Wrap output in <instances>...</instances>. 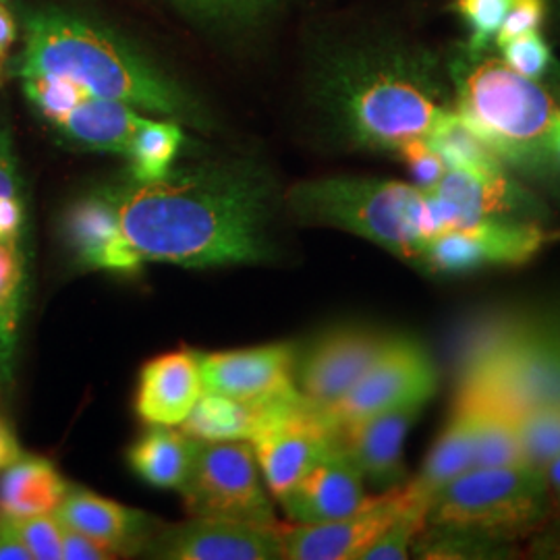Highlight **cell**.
Returning <instances> with one entry per match:
<instances>
[{"label":"cell","mask_w":560,"mask_h":560,"mask_svg":"<svg viewBox=\"0 0 560 560\" xmlns=\"http://www.w3.org/2000/svg\"><path fill=\"white\" fill-rule=\"evenodd\" d=\"M185 133L179 122L168 119H148L141 127L127 156V177L138 183L164 179L179 159Z\"/></svg>","instance_id":"28"},{"label":"cell","mask_w":560,"mask_h":560,"mask_svg":"<svg viewBox=\"0 0 560 560\" xmlns=\"http://www.w3.org/2000/svg\"><path fill=\"white\" fill-rule=\"evenodd\" d=\"M521 446L532 467L544 469L560 457V405H540L517 413Z\"/></svg>","instance_id":"30"},{"label":"cell","mask_w":560,"mask_h":560,"mask_svg":"<svg viewBox=\"0 0 560 560\" xmlns=\"http://www.w3.org/2000/svg\"><path fill=\"white\" fill-rule=\"evenodd\" d=\"M277 523L194 517L156 534L145 552L152 559L166 560L280 559Z\"/></svg>","instance_id":"14"},{"label":"cell","mask_w":560,"mask_h":560,"mask_svg":"<svg viewBox=\"0 0 560 560\" xmlns=\"http://www.w3.org/2000/svg\"><path fill=\"white\" fill-rule=\"evenodd\" d=\"M339 446V444H337ZM372 497L360 469L337 448L318 460L279 502L293 523L342 520L358 513Z\"/></svg>","instance_id":"18"},{"label":"cell","mask_w":560,"mask_h":560,"mask_svg":"<svg viewBox=\"0 0 560 560\" xmlns=\"http://www.w3.org/2000/svg\"><path fill=\"white\" fill-rule=\"evenodd\" d=\"M428 502L420 501L413 494V501L409 502V506L361 552L360 560L407 559L411 544L418 540V536L428 525Z\"/></svg>","instance_id":"31"},{"label":"cell","mask_w":560,"mask_h":560,"mask_svg":"<svg viewBox=\"0 0 560 560\" xmlns=\"http://www.w3.org/2000/svg\"><path fill=\"white\" fill-rule=\"evenodd\" d=\"M434 191L471 222L523 221L532 200L501 166H448Z\"/></svg>","instance_id":"21"},{"label":"cell","mask_w":560,"mask_h":560,"mask_svg":"<svg viewBox=\"0 0 560 560\" xmlns=\"http://www.w3.org/2000/svg\"><path fill=\"white\" fill-rule=\"evenodd\" d=\"M203 393L198 353L173 351L148 361L136 390V413L148 425H180Z\"/></svg>","instance_id":"20"},{"label":"cell","mask_w":560,"mask_h":560,"mask_svg":"<svg viewBox=\"0 0 560 560\" xmlns=\"http://www.w3.org/2000/svg\"><path fill=\"white\" fill-rule=\"evenodd\" d=\"M249 444L264 481L277 499L339 448L335 425L301 393L284 400Z\"/></svg>","instance_id":"9"},{"label":"cell","mask_w":560,"mask_h":560,"mask_svg":"<svg viewBox=\"0 0 560 560\" xmlns=\"http://www.w3.org/2000/svg\"><path fill=\"white\" fill-rule=\"evenodd\" d=\"M25 200L11 129L0 120V243L23 240Z\"/></svg>","instance_id":"29"},{"label":"cell","mask_w":560,"mask_h":560,"mask_svg":"<svg viewBox=\"0 0 560 560\" xmlns=\"http://www.w3.org/2000/svg\"><path fill=\"white\" fill-rule=\"evenodd\" d=\"M541 471H544V478H546V483H548L552 502H555V506L560 509V457L552 460V463H548Z\"/></svg>","instance_id":"42"},{"label":"cell","mask_w":560,"mask_h":560,"mask_svg":"<svg viewBox=\"0 0 560 560\" xmlns=\"http://www.w3.org/2000/svg\"><path fill=\"white\" fill-rule=\"evenodd\" d=\"M497 48L502 59L527 80L544 83L555 69L550 46L541 38L540 30L523 32L511 40L502 42Z\"/></svg>","instance_id":"32"},{"label":"cell","mask_w":560,"mask_h":560,"mask_svg":"<svg viewBox=\"0 0 560 560\" xmlns=\"http://www.w3.org/2000/svg\"><path fill=\"white\" fill-rule=\"evenodd\" d=\"M18 36V25L9 7L0 0V59H7V52Z\"/></svg>","instance_id":"41"},{"label":"cell","mask_w":560,"mask_h":560,"mask_svg":"<svg viewBox=\"0 0 560 560\" xmlns=\"http://www.w3.org/2000/svg\"><path fill=\"white\" fill-rule=\"evenodd\" d=\"M25 300V252L21 241L0 243V378L13 381Z\"/></svg>","instance_id":"26"},{"label":"cell","mask_w":560,"mask_h":560,"mask_svg":"<svg viewBox=\"0 0 560 560\" xmlns=\"http://www.w3.org/2000/svg\"><path fill=\"white\" fill-rule=\"evenodd\" d=\"M316 98L345 140L393 156L455 113L444 60L409 42L339 48L322 60Z\"/></svg>","instance_id":"2"},{"label":"cell","mask_w":560,"mask_h":560,"mask_svg":"<svg viewBox=\"0 0 560 560\" xmlns=\"http://www.w3.org/2000/svg\"><path fill=\"white\" fill-rule=\"evenodd\" d=\"M480 418V395L469 382L460 381L453 413L441 436L423 459L420 474L407 481L409 490L420 501L428 502V506L442 488L474 467Z\"/></svg>","instance_id":"19"},{"label":"cell","mask_w":560,"mask_h":560,"mask_svg":"<svg viewBox=\"0 0 560 560\" xmlns=\"http://www.w3.org/2000/svg\"><path fill=\"white\" fill-rule=\"evenodd\" d=\"M453 108L501 161L538 166L552 156L559 102L544 83L517 73L492 46L455 44L446 57Z\"/></svg>","instance_id":"5"},{"label":"cell","mask_w":560,"mask_h":560,"mask_svg":"<svg viewBox=\"0 0 560 560\" xmlns=\"http://www.w3.org/2000/svg\"><path fill=\"white\" fill-rule=\"evenodd\" d=\"M552 506L538 467H471L432 499L428 525L486 536H520L541 527Z\"/></svg>","instance_id":"6"},{"label":"cell","mask_w":560,"mask_h":560,"mask_svg":"<svg viewBox=\"0 0 560 560\" xmlns=\"http://www.w3.org/2000/svg\"><path fill=\"white\" fill-rule=\"evenodd\" d=\"M201 442L173 425H150L127 451L129 469L148 486L179 490L189 480Z\"/></svg>","instance_id":"24"},{"label":"cell","mask_w":560,"mask_h":560,"mask_svg":"<svg viewBox=\"0 0 560 560\" xmlns=\"http://www.w3.org/2000/svg\"><path fill=\"white\" fill-rule=\"evenodd\" d=\"M397 159L409 168L413 183L423 189H434L448 171L444 156L425 138L405 143L397 152Z\"/></svg>","instance_id":"36"},{"label":"cell","mask_w":560,"mask_h":560,"mask_svg":"<svg viewBox=\"0 0 560 560\" xmlns=\"http://www.w3.org/2000/svg\"><path fill=\"white\" fill-rule=\"evenodd\" d=\"M439 374L428 351L416 340L393 337L386 351L342 399L322 409L332 425L361 420L407 402H428Z\"/></svg>","instance_id":"10"},{"label":"cell","mask_w":560,"mask_h":560,"mask_svg":"<svg viewBox=\"0 0 560 560\" xmlns=\"http://www.w3.org/2000/svg\"><path fill=\"white\" fill-rule=\"evenodd\" d=\"M119 557L98 540L62 525V560H106Z\"/></svg>","instance_id":"38"},{"label":"cell","mask_w":560,"mask_h":560,"mask_svg":"<svg viewBox=\"0 0 560 560\" xmlns=\"http://www.w3.org/2000/svg\"><path fill=\"white\" fill-rule=\"evenodd\" d=\"M18 521L21 540L34 560H62V523L55 513H42Z\"/></svg>","instance_id":"35"},{"label":"cell","mask_w":560,"mask_h":560,"mask_svg":"<svg viewBox=\"0 0 560 560\" xmlns=\"http://www.w3.org/2000/svg\"><path fill=\"white\" fill-rule=\"evenodd\" d=\"M413 501L407 483L372 497L363 509L342 520L277 523L280 559L351 560L381 536Z\"/></svg>","instance_id":"12"},{"label":"cell","mask_w":560,"mask_h":560,"mask_svg":"<svg viewBox=\"0 0 560 560\" xmlns=\"http://www.w3.org/2000/svg\"><path fill=\"white\" fill-rule=\"evenodd\" d=\"M69 486L55 463L23 453L0 474V513L11 520L55 513Z\"/></svg>","instance_id":"25"},{"label":"cell","mask_w":560,"mask_h":560,"mask_svg":"<svg viewBox=\"0 0 560 560\" xmlns=\"http://www.w3.org/2000/svg\"><path fill=\"white\" fill-rule=\"evenodd\" d=\"M550 152H552V156L560 162V117L557 120V125H555V129H552V138H550Z\"/></svg>","instance_id":"43"},{"label":"cell","mask_w":560,"mask_h":560,"mask_svg":"<svg viewBox=\"0 0 560 560\" xmlns=\"http://www.w3.org/2000/svg\"><path fill=\"white\" fill-rule=\"evenodd\" d=\"M102 189L143 264L212 268L261 264L275 254V185L254 162H203L164 179L125 177Z\"/></svg>","instance_id":"1"},{"label":"cell","mask_w":560,"mask_h":560,"mask_svg":"<svg viewBox=\"0 0 560 560\" xmlns=\"http://www.w3.org/2000/svg\"><path fill=\"white\" fill-rule=\"evenodd\" d=\"M425 402H407L395 409L335 425L337 444L360 469L363 480L381 486L382 492L407 483L405 439L420 418Z\"/></svg>","instance_id":"16"},{"label":"cell","mask_w":560,"mask_h":560,"mask_svg":"<svg viewBox=\"0 0 560 560\" xmlns=\"http://www.w3.org/2000/svg\"><path fill=\"white\" fill-rule=\"evenodd\" d=\"M295 361L293 342L198 353L203 390L241 400L272 399L298 390Z\"/></svg>","instance_id":"15"},{"label":"cell","mask_w":560,"mask_h":560,"mask_svg":"<svg viewBox=\"0 0 560 560\" xmlns=\"http://www.w3.org/2000/svg\"><path fill=\"white\" fill-rule=\"evenodd\" d=\"M287 203L305 224L347 231L416 266L434 237L474 224L434 189L381 177L303 180L289 189Z\"/></svg>","instance_id":"4"},{"label":"cell","mask_w":560,"mask_h":560,"mask_svg":"<svg viewBox=\"0 0 560 560\" xmlns=\"http://www.w3.org/2000/svg\"><path fill=\"white\" fill-rule=\"evenodd\" d=\"M0 560H34L21 540L18 521L0 513Z\"/></svg>","instance_id":"39"},{"label":"cell","mask_w":560,"mask_h":560,"mask_svg":"<svg viewBox=\"0 0 560 560\" xmlns=\"http://www.w3.org/2000/svg\"><path fill=\"white\" fill-rule=\"evenodd\" d=\"M23 455L20 441L15 436V432L11 430V425L4 420H0V471L4 467H9L13 460L20 459Z\"/></svg>","instance_id":"40"},{"label":"cell","mask_w":560,"mask_h":560,"mask_svg":"<svg viewBox=\"0 0 560 560\" xmlns=\"http://www.w3.org/2000/svg\"><path fill=\"white\" fill-rule=\"evenodd\" d=\"M469 382L480 395L481 418L476 441L474 467H523L529 465L521 446L517 413L492 399L476 382Z\"/></svg>","instance_id":"27"},{"label":"cell","mask_w":560,"mask_h":560,"mask_svg":"<svg viewBox=\"0 0 560 560\" xmlns=\"http://www.w3.org/2000/svg\"><path fill=\"white\" fill-rule=\"evenodd\" d=\"M180 494L191 517L277 523L249 442H201Z\"/></svg>","instance_id":"8"},{"label":"cell","mask_w":560,"mask_h":560,"mask_svg":"<svg viewBox=\"0 0 560 560\" xmlns=\"http://www.w3.org/2000/svg\"><path fill=\"white\" fill-rule=\"evenodd\" d=\"M544 18H546V0H513L494 44L499 46L502 42L511 40L523 32L540 30Z\"/></svg>","instance_id":"37"},{"label":"cell","mask_w":560,"mask_h":560,"mask_svg":"<svg viewBox=\"0 0 560 560\" xmlns=\"http://www.w3.org/2000/svg\"><path fill=\"white\" fill-rule=\"evenodd\" d=\"M513 0H455L453 9L469 25L474 46H494Z\"/></svg>","instance_id":"34"},{"label":"cell","mask_w":560,"mask_h":560,"mask_svg":"<svg viewBox=\"0 0 560 560\" xmlns=\"http://www.w3.org/2000/svg\"><path fill=\"white\" fill-rule=\"evenodd\" d=\"M62 240L83 270L136 275L143 266L102 187L69 206L62 219Z\"/></svg>","instance_id":"17"},{"label":"cell","mask_w":560,"mask_h":560,"mask_svg":"<svg viewBox=\"0 0 560 560\" xmlns=\"http://www.w3.org/2000/svg\"><path fill=\"white\" fill-rule=\"evenodd\" d=\"M15 75L69 81L88 94L122 102L143 115L200 131L212 127L206 106L156 60L98 21L60 9L27 18Z\"/></svg>","instance_id":"3"},{"label":"cell","mask_w":560,"mask_h":560,"mask_svg":"<svg viewBox=\"0 0 560 560\" xmlns=\"http://www.w3.org/2000/svg\"><path fill=\"white\" fill-rule=\"evenodd\" d=\"M55 515L62 525L101 541L117 555L133 548L145 534L148 525V517L140 511L104 499L80 486H69Z\"/></svg>","instance_id":"22"},{"label":"cell","mask_w":560,"mask_h":560,"mask_svg":"<svg viewBox=\"0 0 560 560\" xmlns=\"http://www.w3.org/2000/svg\"><path fill=\"white\" fill-rule=\"evenodd\" d=\"M300 390L264 400H241L201 393L180 430L200 442H249L289 397Z\"/></svg>","instance_id":"23"},{"label":"cell","mask_w":560,"mask_h":560,"mask_svg":"<svg viewBox=\"0 0 560 560\" xmlns=\"http://www.w3.org/2000/svg\"><path fill=\"white\" fill-rule=\"evenodd\" d=\"M393 337L374 328L340 326L314 340L295 361V386L318 409L342 399L386 351Z\"/></svg>","instance_id":"13"},{"label":"cell","mask_w":560,"mask_h":560,"mask_svg":"<svg viewBox=\"0 0 560 560\" xmlns=\"http://www.w3.org/2000/svg\"><path fill=\"white\" fill-rule=\"evenodd\" d=\"M183 11L224 25H254L266 18L275 0H173Z\"/></svg>","instance_id":"33"},{"label":"cell","mask_w":560,"mask_h":560,"mask_svg":"<svg viewBox=\"0 0 560 560\" xmlns=\"http://www.w3.org/2000/svg\"><path fill=\"white\" fill-rule=\"evenodd\" d=\"M27 102L62 140L71 145L129 156L133 140L150 115L122 102L106 101L88 94L69 81L30 75L20 78Z\"/></svg>","instance_id":"7"},{"label":"cell","mask_w":560,"mask_h":560,"mask_svg":"<svg viewBox=\"0 0 560 560\" xmlns=\"http://www.w3.org/2000/svg\"><path fill=\"white\" fill-rule=\"evenodd\" d=\"M557 233L529 221H481L441 233L421 252L430 272H469L488 266H520L540 254Z\"/></svg>","instance_id":"11"}]
</instances>
